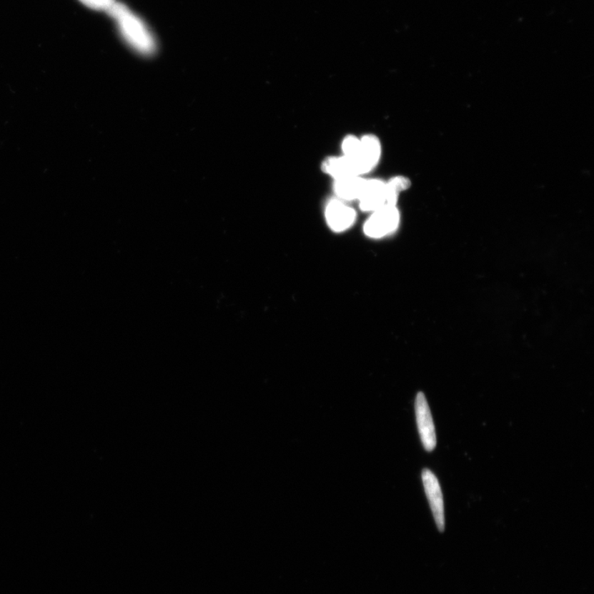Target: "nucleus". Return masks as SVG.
I'll return each mask as SVG.
<instances>
[{
    "label": "nucleus",
    "instance_id": "1",
    "mask_svg": "<svg viewBox=\"0 0 594 594\" xmlns=\"http://www.w3.org/2000/svg\"><path fill=\"white\" fill-rule=\"evenodd\" d=\"M107 13L116 21L123 40L132 50L142 56L157 51V41L151 31L125 4L116 2Z\"/></svg>",
    "mask_w": 594,
    "mask_h": 594
},
{
    "label": "nucleus",
    "instance_id": "2",
    "mask_svg": "<svg viewBox=\"0 0 594 594\" xmlns=\"http://www.w3.org/2000/svg\"><path fill=\"white\" fill-rule=\"evenodd\" d=\"M400 224V212L396 206L385 205L372 212L364 224L363 231L368 237L379 239L393 233Z\"/></svg>",
    "mask_w": 594,
    "mask_h": 594
},
{
    "label": "nucleus",
    "instance_id": "3",
    "mask_svg": "<svg viewBox=\"0 0 594 594\" xmlns=\"http://www.w3.org/2000/svg\"><path fill=\"white\" fill-rule=\"evenodd\" d=\"M415 415L422 446L427 452H432L437 445L435 427L430 405L422 392H419L416 396Z\"/></svg>",
    "mask_w": 594,
    "mask_h": 594
},
{
    "label": "nucleus",
    "instance_id": "4",
    "mask_svg": "<svg viewBox=\"0 0 594 594\" xmlns=\"http://www.w3.org/2000/svg\"><path fill=\"white\" fill-rule=\"evenodd\" d=\"M381 155L382 144L379 138L373 134H367L361 137L360 152L355 157L350 159L355 164L358 175L362 176L376 167Z\"/></svg>",
    "mask_w": 594,
    "mask_h": 594
},
{
    "label": "nucleus",
    "instance_id": "5",
    "mask_svg": "<svg viewBox=\"0 0 594 594\" xmlns=\"http://www.w3.org/2000/svg\"><path fill=\"white\" fill-rule=\"evenodd\" d=\"M422 480L436 525L440 532L443 533L445 529V513H444V502L440 482L436 475L430 469L422 470Z\"/></svg>",
    "mask_w": 594,
    "mask_h": 594
},
{
    "label": "nucleus",
    "instance_id": "6",
    "mask_svg": "<svg viewBox=\"0 0 594 594\" xmlns=\"http://www.w3.org/2000/svg\"><path fill=\"white\" fill-rule=\"evenodd\" d=\"M357 214L353 208L347 206L339 198L332 199L325 207V219L328 226L335 232L350 229L356 221Z\"/></svg>",
    "mask_w": 594,
    "mask_h": 594
},
{
    "label": "nucleus",
    "instance_id": "7",
    "mask_svg": "<svg viewBox=\"0 0 594 594\" xmlns=\"http://www.w3.org/2000/svg\"><path fill=\"white\" fill-rule=\"evenodd\" d=\"M358 201L364 212H373L387 205V184L378 179H366Z\"/></svg>",
    "mask_w": 594,
    "mask_h": 594
},
{
    "label": "nucleus",
    "instance_id": "8",
    "mask_svg": "<svg viewBox=\"0 0 594 594\" xmlns=\"http://www.w3.org/2000/svg\"><path fill=\"white\" fill-rule=\"evenodd\" d=\"M366 179L362 176H351L335 179L334 191L341 201H355L360 199L365 185Z\"/></svg>",
    "mask_w": 594,
    "mask_h": 594
},
{
    "label": "nucleus",
    "instance_id": "9",
    "mask_svg": "<svg viewBox=\"0 0 594 594\" xmlns=\"http://www.w3.org/2000/svg\"><path fill=\"white\" fill-rule=\"evenodd\" d=\"M322 169L324 173L329 174L335 180L346 177L360 176L355 162L345 155L325 159L322 164Z\"/></svg>",
    "mask_w": 594,
    "mask_h": 594
},
{
    "label": "nucleus",
    "instance_id": "10",
    "mask_svg": "<svg viewBox=\"0 0 594 594\" xmlns=\"http://www.w3.org/2000/svg\"><path fill=\"white\" fill-rule=\"evenodd\" d=\"M387 184V205L396 206L401 192L407 190L411 185L410 180L404 176H395Z\"/></svg>",
    "mask_w": 594,
    "mask_h": 594
},
{
    "label": "nucleus",
    "instance_id": "11",
    "mask_svg": "<svg viewBox=\"0 0 594 594\" xmlns=\"http://www.w3.org/2000/svg\"><path fill=\"white\" fill-rule=\"evenodd\" d=\"M360 146L361 138L355 135L347 136L342 142V155L349 158L355 157L360 152Z\"/></svg>",
    "mask_w": 594,
    "mask_h": 594
},
{
    "label": "nucleus",
    "instance_id": "12",
    "mask_svg": "<svg viewBox=\"0 0 594 594\" xmlns=\"http://www.w3.org/2000/svg\"><path fill=\"white\" fill-rule=\"evenodd\" d=\"M79 1L91 9L106 12H108L116 3L115 0H79Z\"/></svg>",
    "mask_w": 594,
    "mask_h": 594
}]
</instances>
